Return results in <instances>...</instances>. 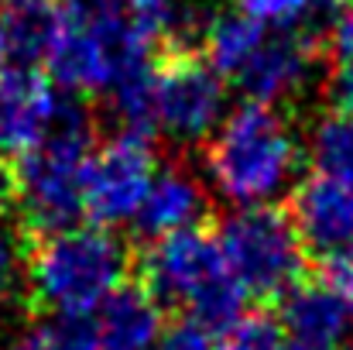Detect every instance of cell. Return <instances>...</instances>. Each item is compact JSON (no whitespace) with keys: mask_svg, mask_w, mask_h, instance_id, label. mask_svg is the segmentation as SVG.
<instances>
[{"mask_svg":"<svg viewBox=\"0 0 353 350\" xmlns=\"http://www.w3.org/2000/svg\"><path fill=\"white\" fill-rule=\"evenodd\" d=\"M223 275H230V268L223 261L216 233L206 227L151 240V247L141 257V282L151 289V295L161 306L185 309Z\"/></svg>","mask_w":353,"mask_h":350,"instance_id":"8","label":"cell"},{"mask_svg":"<svg viewBox=\"0 0 353 350\" xmlns=\"http://www.w3.org/2000/svg\"><path fill=\"white\" fill-rule=\"evenodd\" d=\"M10 203H14V196H10V172L0 168V217L10 210Z\"/></svg>","mask_w":353,"mask_h":350,"instance_id":"25","label":"cell"},{"mask_svg":"<svg viewBox=\"0 0 353 350\" xmlns=\"http://www.w3.org/2000/svg\"><path fill=\"white\" fill-rule=\"evenodd\" d=\"M55 104L59 97L38 72L21 66L0 72V162L21 158L45 137Z\"/></svg>","mask_w":353,"mask_h":350,"instance_id":"13","label":"cell"},{"mask_svg":"<svg viewBox=\"0 0 353 350\" xmlns=\"http://www.w3.org/2000/svg\"><path fill=\"white\" fill-rule=\"evenodd\" d=\"M93 327L103 350H154L165 333V306L144 282H123L103 299Z\"/></svg>","mask_w":353,"mask_h":350,"instance_id":"14","label":"cell"},{"mask_svg":"<svg viewBox=\"0 0 353 350\" xmlns=\"http://www.w3.org/2000/svg\"><path fill=\"white\" fill-rule=\"evenodd\" d=\"M223 76L192 48L165 52L154 62V130L172 144H206L227 120Z\"/></svg>","mask_w":353,"mask_h":350,"instance_id":"6","label":"cell"},{"mask_svg":"<svg viewBox=\"0 0 353 350\" xmlns=\"http://www.w3.org/2000/svg\"><path fill=\"white\" fill-rule=\"evenodd\" d=\"M154 151L141 134H117L100 144L86 165V217L97 227L134 224L151 179H154Z\"/></svg>","mask_w":353,"mask_h":350,"instance_id":"7","label":"cell"},{"mask_svg":"<svg viewBox=\"0 0 353 350\" xmlns=\"http://www.w3.org/2000/svg\"><path fill=\"white\" fill-rule=\"evenodd\" d=\"M309 158L316 165V175L353 189V110L330 107V114L316 120L309 137Z\"/></svg>","mask_w":353,"mask_h":350,"instance_id":"18","label":"cell"},{"mask_svg":"<svg viewBox=\"0 0 353 350\" xmlns=\"http://www.w3.org/2000/svg\"><path fill=\"white\" fill-rule=\"evenodd\" d=\"M28 251L21 224H0V309L28 285Z\"/></svg>","mask_w":353,"mask_h":350,"instance_id":"20","label":"cell"},{"mask_svg":"<svg viewBox=\"0 0 353 350\" xmlns=\"http://www.w3.org/2000/svg\"><path fill=\"white\" fill-rule=\"evenodd\" d=\"M210 206H213V200H210L203 175L179 155V158L158 165L151 189L134 217V231L148 244L161 240L168 233L192 231L210 220Z\"/></svg>","mask_w":353,"mask_h":350,"instance_id":"10","label":"cell"},{"mask_svg":"<svg viewBox=\"0 0 353 350\" xmlns=\"http://www.w3.org/2000/svg\"><path fill=\"white\" fill-rule=\"evenodd\" d=\"M62 28L45 59L48 76L72 97L107 93L127 72L151 66V41L120 0H59Z\"/></svg>","mask_w":353,"mask_h":350,"instance_id":"4","label":"cell"},{"mask_svg":"<svg viewBox=\"0 0 353 350\" xmlns=\"http://www.w3.org/2000/svg\"><path fill=\"white\" fill-rule=\"evenodd\" d=\"M7 62H10V41H7V21L0 14V72H7Z\"/></svg>","mask_w":353,"mask_h":350,"instance_id":"26","label":"cell"},{"mask_svg":"<svg viewBox=\"0 0 353 350\" xmlns=\"http://www.w3.org/2000/svg\"><path fill=\"white\" fill-rule=\"evenodd\" d=\"M97 127L90 107L65 93L55 104L45 137L10 162V196L28 237L76 227L86 213V165L93 158Z\"/></svg>","mask_w":353,"mask_h":350,"instance_id":"1","label":"cell"},{"mask_svg":"<svg viewBox=\"0 0 353 350\" xmlns=\"http://www.w3.org/2000/svg\"><path fill=\"white\" fill-rule=\"evenodd\" d=\"M223 261L254 302H281L305 275V244L281 206H243L216 227Z\"/></svg>","mask_w":353,"mask_h":350,"instance_id":"5","label":"cell"},{"mask_svg":"<svg viewBox=\"0 0 353 350\" xmlns=\"http://www.w3.org/2000/svg\"><path fill=\"white\" fill-rule=\"evenodd\" d=\"M130 247L110 227H69L31 240L28 299L45 316L86 320L127 282Z\"/></svg>","mask_w":353,"mask_h":350,"instance_id":"3","label":"cell"},{"mask_svg":"<svg viewBox=\"0 0 353 350\" xmlns=\"http://www.w3.org/2000/svg\"><path fill=\"white\" fill-rule=\"evenodd\" d=\"M285 350H343L353 330V306L323 278L299 282L278 302Z\"/></svg>","mask_w":353,"mask_h":350,"instance_id":"12","label":"cell"},{"mask_svg":"<svg viewBox=\"0 0 353 350\" xmlns=\"http://www.w3.org/2000/svg\"><path fill=\"white\" fill-rule=\"evenodd\" d=\"M223 350H285L281 327H278V320L268 316V313L243 316L234 330L227 333V347Z\"/></svg>","mask_w":353,"mask_h":350,"instance_id":"22","label":"cell"},{"mask_svg":"<svg viewBox=\"0 0 353 350\" xmlns=\"http://www.w3.org/2000/svg\"><path fill=\"white\" fill-rule=\"evenodd\" d=\"M302 168V141L268 104H243L206 141L210 186L236 210L271 206Z\"/></svg>","mask_w":353,"mask_h":350,"instance_id":"2","label":"cell"},{"mask_svg":"<svg viewBox=\"0 0 353 350\" xmlns=\"http://www.w3.org/2000/svg\"><path fill=\"white\" fill-rule=\"evenodd\" d=\"M288 217L305 251L319 261H333L353 251V189L326 175H309L292 189Z\"/></svg>","mask_w":353,"mask_h":350,"instance_id":"11","label":"cell"},{"mask_svg":"<svg viewBox=\"0 0 353 350\" xmlns=\"http://www.w3.org/2000/svg\"><path fill=\"white\" fill-rule=\"evenodd\" d=\"M316 14H333V10H343L350 0H309Z\"/></svg>","mask_w":353,"mask_h":350,"instance_id":"27","label":"cell"},{"mask_svg":"<svg viewBox=\"0 0 353 350\" xmlns=\"http://www.w3.org/2000/svg\"><path fill=\"white\" fill-rule=\"evenodd\" d=\"M236 10L274 28H316V10L309 0H236Z\"/></svg>","mask_w":353,"mask_h":350,"instance_id":"21","label":"cell"},{"mask_svg":"<svg viewBox=\"0 0 353 350\" xmlns=\"http://www.w3.org/2000/svg\"><path fill=\"white\" fill-rule=\"evenodd\" d=\"M14 350H103L97 340V327L90 320H62L45 316L31 330L21 333Z\"/></svg>","mask_w":353,"mask_h":350,"instance_id":"19","label":"cell"},{"mask_svg":"<svg viewBox=\"0 0 353 350\" xmlns=\"http://www.w3.org/2000/svg\"><path fill=\"white\" fill-rule=\"evenodd\" d=\"M127 17L148 41H161L165 52L203 45V35L213 21L206 0H120Z\"/></svg>","mask_w":353,"mask_h":350,"instance_id":"15","label":"cell"},{"mask_svg":"<svg viewBox=\"0 0 353 350\" xmlns=\"http://www.w3.org/2000/svg\"><path fill=\"white\" fill-rule=\"evenodd\" d=\"M0 3H14V0H0Z\"/></svg>","mask_w":353,"mask_h":350,"instance_id":"28","label":"cell"},{"mask_svg":"<svg viewBox=\"0 0 353 350\" xmlns=\"http://www.w3.org/2000/svg\"><path fill=\"white\" fill-rule=\"evenodd\" d=\"M326 48L333 55V66L353 69V0L340 10V17L333 21V28L326 35Z\"/></svg>","mask_w":353,"mask_h":350,"instance_id":"24","label":"cell"},{"mask_svg":"<svg viewBox=\"0 0 353 350\" xmlns=\"http://www.w3.org/2000/svg\"><path fill=\"white\" fill-rule=\"evenodd\" d=\"M323 69V41L316 28H274L236 72V90L247 104H288L305 93Z\"/></svg>","mask_w":353,"mask_h":350,"instance_id":"9","label":"cell"},{"mask_svg":"<svg viewBox=\"0 0 353 350\" xmlns=\"http://www.w3.org/2000/svg\"><path fill=\"white\" fill-rule=\"evenodd\" d=\"M154 350H216V337L210 330H203L199 323H192L189 316H182L165 327Z\"/></svg>","mask_w":353,"mask_h":350,"instance_id":"23","label":"cell"},{"mask_svg":"<svg viewBox=\"0 0 353 350\" xmlns=\"http://www.w3.org/2000/svg\"><path fill=\"white\" fill-rule=\"evenodd\" d=\"M264 38H268V24L247 17L236 7L223 10V14H213V21L203 35V59L223 79H236V72L250 62V55L261 48Z\"/></svg>","mask_w":353,"mask_h":350,"instance_id":"17","label":"cell"},{"mask_svg":"<svg viewBox=\"0 0 353 350\" xmlns=\"http://www.w3.org/2000/svg\"><path fill=\"white\" fill-rule=\"evenodd\" d=\"M7 21V41H10V62L21 69L45 66L59 28H62V3L59 0H14L3 10Z\"/></svg>","mask_w":353,"mask_h":350,"instance_id":"16","label":"cell"}]
</instances>
